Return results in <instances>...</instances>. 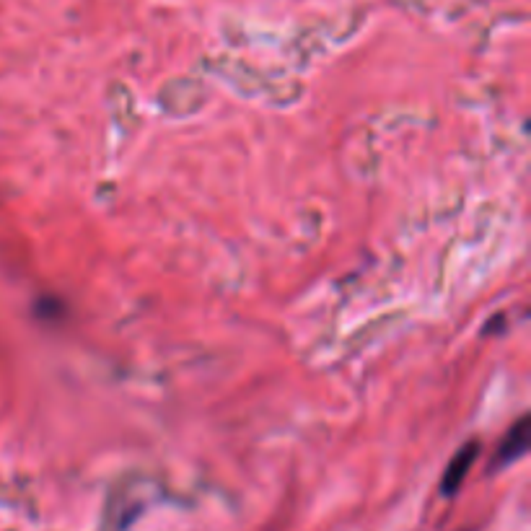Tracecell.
Instances as JSON below:
<instances>
[{"label": "cell", "mask_w": 531, "mask_h": 531, "mask_svg": "<svg viewBox=\"0 0 531 531\" xmlns=\"http://www.w3.org/2000/svg\"><path fill=\"white\" fill-rule=\"evenodd\" d=\"M477 449H480L477 443H467V446H462V451L451 459V464L446 467V475H443V482H441L443 495H454L456 490H459L464 475H469V467L475 464Z\"/></svg>", "instance_id": "6da1fadb"}, {"label": "cell", "mask_w": 531, "mask_h": 531, "mask_svg": "<svg viewBox=\"0 0 531 531\" xmlns=\"http://www.w3.org/2000/svg\"><path fill=\"white\" fill-rule=\"evenodd\" d=\"M526 428H529V418H521L519 423L513 425V430H508L506 441H503V446H500L498 451L500 462L508 464L524 454L526 446H529V433H526Z\"/></svg>", "instance_id": "7a4b0ae2"}]
</instances>
